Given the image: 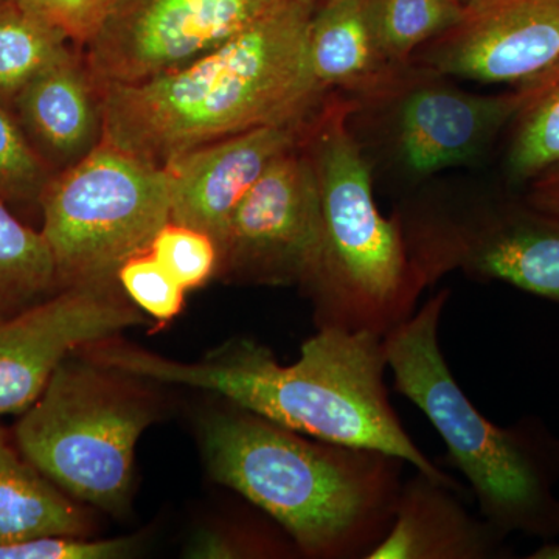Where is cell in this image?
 Here are the masks:
<instances>
[{
	"mask_svg": "<svg viewBox=\"0 0 559 559\" xmlns=\"http://www.w3.org/2000/svg\"><path fill=\"white\" fill-rule=\"evenodd\" d=\"M86 358L132 380L187 385L223 396L312 439L395 455L433 479L462 489L419 450L389 399L384 337L319 329L300 358L283 366L259 342H227L198 362H179L120 345H90Z\"/></svg>",
	"mask_w": 559,
	"mask_h": 559,
	"instance_id": "cell-1",
	"label": "cell"
},
{
	"mask_svg": "<svg viewBox=\"0 0 559 559\" xmlns=\"http://www.w3.org/2000/svg\"><path fill=\"white\" fill-rule=\"evenodd\" d=\"M314 10L282 0L197 60L139 83L97 87L102 140L164 167L216 140L310 120L330 94L311 68Z\"/></svg>",
	"mask_w": 559,
	"mask_h": 559,
	"instance_id": "cell-2",
	"label": "cell"
},
{
	"mask_svg": "<svg viewBox=\"0 0 559 559\" xmlns=\"http://www.w3.org/2000/svg\"><path fill=\"white\" fill-rule=\"evenodd\" d=\"M213 479L249 500L300 554L367 559L392 527L404 460L312 439L235 406L202 429Z\"/></svg>",
	"mask_w": 559,
	"mask_h": 559,
	"instance_id": "cell-3",
	"label": "cell"
},
{
	"mask_svg": "<svg viewBox=\"0 0 559 559\" xmlns=\"http://www.w3.org/2000/svg\"><path fill=\"white\" fill-rule=\"evenodd\" d=\"M358 109L330 92L305 124L301 145L318 180L320 245L301 288L314 305L318 329L384 337L414 316L429 285L399 212L385 218L378 209L370 164L349 124Z\"/></svg>",
	"mask_w": 559,
	"mask_h": 559,
	"instance_id": "cell-4",
	"label": "cell"
},
{
	"mask_svg": "<svg viewBox=\"0 0 559 559\" xmlns=\"http://www.w3.org/2000/svg\"><path fill=\"white\" fill-rule=\"evenodd\" d=\"M440 290L384 336L393 384L428 417L452 465L469 481L480 516L506 535L559 538V440L535 418L502 428L465 395L440 347L450 300Z\"/></svg>",
	"mask_w": 559,
	"mask_h": 559,
	"instance_id": "cell-5",
	"label": "cell"
},
{
	"mask_svg": "<svg viewBox=\"0 0 559 559\" xmlns=\"http://www.w3.org/2000/svg\"><path fill=\"white\" fill-rule=\"evenodd\" d=\"M120 380L90 358L69 356L14 430L17 450L51 484L116 514L130 503L135 447L154 418Z\"/></svg>",
	"mask_w": 559,
	"mask_h": 559,
	"instance_id": "cell-6",
	"label": "cell"
},
{
	"mask_svg": "<svg viewBox=\"0 0 559 559\" xmlns=\"http://www.w3.org/2000/svg\"><path fill=\"white\" fill-rule=\"evenodd\" d=\"M39 205L61 288L117 278L171 221L165 168L105 140L51 176Z\"/></svg>",
	"mask_w": 559,
	"mask_h": 559,
	"instance_id": "cell-7",
	"label": "cell"
},
{
	"mask_svg": "<svg viewBox=\"0 0 559 559\" xmlns=\"http://www.w3.org/2000/svg\"><path fill=\"white\" fill-rule=\"evenodd\" d=\"M429 286L462 271L559 305V218L525 198L399 210Z\"/></svg>",
	"mask_w": 559,
	"mask_h": 559,
	"instance_id": "cell-8",
	"label": "cell"
},
{
	"mask_svg": "<svg viewBox=\"0 0 559 559\" xmlns=\"http://www.w3.org/2000/svg\"><path fill=\"white\" fill-rule=\"evenodd\" d=\"M282 0H110L84 46L95 86L132 84L178 69L255 24Z\"/></svg>",
	"mask_w": 559,
	"mask_h": 559,
	"instance_id": "cell-9",
	"label": "cell"
},
{
	"mask_svg": "<svg viewBox=\"0 0 559 559\" xmlns=\"http://www.w3.org/2000/svg\"><path fill=\"white\" fill-rule=\"evenodd\" d=\"M319 245L318 180L300 140L272 162L231 213L218 272L253 285L304 286Z\"/></svg>",
	"mask_w": 559,
	"mask_h": 559,
	"instance_id": "cell-10",
	"label": "cell"
},
{
	"mask_svg": "<svg viewBox=\"0 0 559 559\" xmlns=\"http://www.w3.org/2000/svg\"><path fill=\"white\" fill-rule=\"evenodd\" d=\"M143 322L114 278L62 286L0 323V414L27 411L73 353Z\"/></svg>",
	"mask_w": 559,
	"mask_h": 559,
	"instance_id": "cell-11",
	"label": "cell"
},
{
	"mask_svg": "<svg viewBox=\"0 0 559 559\" xmlns=\"http://www.w3.org/2000/svg\"><path fill=\"white\" fill-rule=\"evenodd\" d=\"M527 95L525 83L500 94H474L412 62L400 91L378 108L392 112L393 148L404 170L425 178L479 160L509 130Z\"/></svg>",
	"mask_w": 559,
	"mask_h": 559,
	"instance_id": "cell-12",
	"label": "cell"
},
{
	"mask_svg": "<svg viewBox=\"0 0 559 559\" xmlns=\"http://www.w3.org/2000/svg\"><path fill=\"white\" fill-rule=\"evenodd\" d=\"M559 60V0H465L412 62L448 79L518 86Z\"/></svg>",
	"mask_w": 559,
	"mask_h": 559,
	"instance_id": "cell-13",
	"label": "cell"
},
{
	"mask_svg": "<svg viewBox=\"0 0 559 559\" xmlns=\"http://www.w3.org/2000/svg\"><path fill=\"white\" fill-rule=\"evenodd\" d=\"M307 121L241 132L168 160L173 223L204 231L219 253L231 213L272 162L299 145Z\"/></svg>",
	"mask_w": 559,
	"mask_h": 559,
	"instance_id": "cell-14",
	"label": "cell"
},
{
	"mask_svg": "<svg viewBox=\"0 0 559 559\" xmlns=\"http://www.w3.org/2000/svg\"><path fill=\"white\" fill-rule=\"evenodd\" d=\"M459 492L415 469L401 487L392 527L367 559L509 558V535L471 514Z\"/></svg>",
	"mask_w": 559,
	"mask_h": 559,
	"instance_id": "cell-15",
	"label": "cell"
},
{
	"mask_svg": "<svg viewBox=\"0 0 559 559\" xmlns=\"http://www.w3.org/2000/svg\"><path fill=\"white\" fill-rule=\"evenodd\" d=\"M310 60L320 86L358 103L359 109L390 100L412 69V62L399 64L382 49L367 0H325L314 10Z\"/></svg>",
	"mask_w": 559,
	"mask_h": 559,
	"instance_id": "cell-16",
	"label": "cell"
},
{
	"mask_svg": "<svg viewBox=\"0 0 559 559\" xmlns=\"http://www.w3.org/2000/svg\"><path fill=\"white\" fill-rule=\"evenodd\" d=\"M22 130L40 157L61 170L102 142L100 94L84 61L68 50L13 102Z\"/></svg>",
	"mask_w": 559,
	"mask_h": 559,
	"instance_id": "cell-17",
	"label": "cell"
},
{
	"mask_svg": "<svg viewBox=\"0 0 559 559\" xmlns=\"http://www.w3.org/2000/svg\"><path fill=\"white\" fill-rule=\"evenodd\" d=\"M79 507L28 462L0 426V546L44 535L84 536Z\"/></svg>",
	"mask_w": 559,
	"mask_h": 559,
	"instance_id": "cell-18",
	"label": "cell"
},
{
	"mask_svg": "<svg viewBox=\"0 0 559 559\" xmlns=\"http://www.w3.org/2000/svg\"><path fill=\"white\" fill-rule=\"evenodd\" d=\"M527 100L509 127L507 178L527 186L559 162V60L524 81Z\"/></svg>",
	"mask_w": 559,
	"mask_h": 559,
	"instance_id": "cell-19",
	"label": "cell"
},
{
	"mask_svg": "<svg viewBox=\"0 0 559 559\" xmlns=\"http://www.w3.org/2000/svg\"><path fill=\"white\" fill-rule=\"evenodd\" d=\"M60 288L43 234L21 223L0 200V323Z\"/></svg>",
	"mask_w": 559,
	"mask_h": 559,
	"instance_id": "cell-20",
	"label": "cell"
},
{
	"mask_svg": "<svg viewBox=\"0 0 559 559\" xmlns=\"http://www.w3.org/2000/svg\"><path fill=\"white\" fill-rule=\"evenodd\" d=\"M68 43L64 33L16 0L0 3V103L13 105L38 73L69 50Z\"/></svg>",
	"mask_w": 559,
	"mask_h": 559,
	"instance_id": "cell-21",
	"label": "cell"
},
{
	"mask_svg": "<svg viewBox=\"0 0 559 559\" xmlns=\"http://www.w3.org/2000/svg\"><path fill=\"white\" fill-rule=\"evenodd\" d=\"M374 33L385 53L399 64L457 21L460 0H367Z\"/></svg>",
	"mask_w": 559,
	"mask_h": 559,
	"instance_id": "cell-22",
	"label": "cell"
},
{
	"mask_svg": "<svg viewBox=\"0 0 559 559\" xmlns=\"http://www.w3.org/2000/svg\"><path fill=\"white\" fill-rule=\"evenodd\" d=\"M50 179L49 165L0 103V200L39 204Z\"/></svg>",
	"mask_w": 559,
	"mask_h": 559,
	"instance_id": "cell-23",
	"label": "cell"
},
{
	"mask_svg": "<svg viewBox=\"0 0 559 559\" xmlns=\"http://www.w3.org/2000/svg\"><path fill=\"white\" fill-rule=\"evenodd\" d=\"M117 282L128 299L157 322H170L182 311L187 289L150 250L124 261Z\"/></svg>",
	"mask_w": 559,
	"mask_h": 559,
	"instance_id": "cell-24",
	"label": "cell"
},
{
	"mask_svg": "<svg viewBox=\"0 0 559 559\" xmlns=\"http://www.w3.org/2000/svg\"><path fill=\"white\" fill-rule=\"evenodd\" d=\"M150 252L187 290L200 288L218 272L219 253L204 231L170 223L154 238Z\"/></svg>",
	"mask_w": 559,
	"mask_h": 559,
	"instance_id": "cell-25",
	"label": "cell"
},
{
	"mask_svg": "<svg viewBox=\"0 0 559 559\" xmlns=\"http://www.w3.org/2000/svg\"><path fill=\"white\" fill-rule=\"evenodd\" d=\"M134 538L87 539L44 535L0 546V559H119L134 554Z\"/></svg>",
	"mask_w": 559,
	"mask_h": 559,
	"instance_id": "cell-26",
	"label": "cell"
},
{
	"mask_svg": "<svg viewBox=\"0 0 559 559\" xmlns=\"http://www.w3.org/2000/svg\"><path fill=\"white\" fill-rule=\"evenodd\" d=\"M22 9L64 33L66 38L86 46L100 31L110 0H16Z\"/></svg>",
	"mask_w": 559,
	"mask_h": 559,
	"instance_id": "cell-27",
	"label": "cell"
},
{
	"mask_svg": "<svg viewBox=\"0 0 559 559\" xmlns=\"http://www.w3.org/2000/svg\"><path fill=\"white\" fill-rule=\"evenodd\" d=\"M267 549L253 540L221 530H201L190 539L186 555L198 559H231L264 557Z\"/></svg>",
	"mask_w": 559,
	"mask_h": 559,
	"instance_id": "cell-28",
	"label": "cell"
},
{
	"mask_svg": "<svg viewBox=\"0 0 559 559\" xmlns=\"http://www.w3.org/2000/svg\"><path fill=\"white\" fill-rule=\"evenodd\" d=\"M525 201L559 218V162L528 182Z\"/></svg>",
	"mask_w": 559,
	"mask_h": 559,
	"instance_id": "cell-29",
	"label": "cell"
},
{
	"mask_svg": "<svg viewBox=\"0 0 559 559\" xmlns=\"http://www.w3.org/2000/svg\"><path fill=\"white\" fill-rule=\"evenodd\" d=\"M300 2L308 3V5L314 7V9H318L319 5H322L325 0H300Z\"/></svg>",
	"mask_w": 559,
	"mask_h": 559,
	"instance_id": "cell-30",
	"label": "cell"
},
{
	"mask_svg": "<svg viewBox=\"0 0 559 559\" xmlns=\"http://www.w3.org/2000/svg\"><path fill=\"white\" fill-rule=\"evenodd\" d=\"M5 2V0H0V3Z\"/></svg>",
	"mask_w": 559,
	"mask_h": 559,
	"instance_id": "cell-31",
	"label": "cell"
}]
</instances>
